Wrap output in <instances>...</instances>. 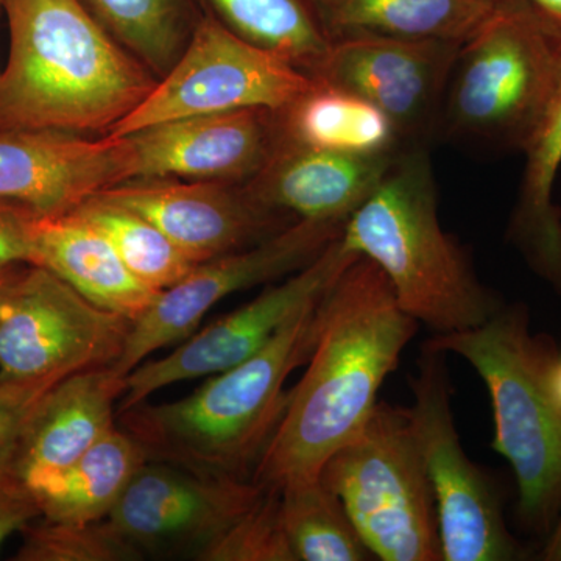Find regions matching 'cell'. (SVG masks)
<instances>
[{
	"instance_id": "6da1fadb",
	"label": "cell",
	"mask_w": 561,
	"mask_h": 561,
	"mask_svg": "<svg viewBox=\"0 0 561 561\" xmlns=\"http://www.w3.org/2000/svg\"><path fill=\"white\" fill-rule=\"evenodd\" d=\"M419 327L371 261L351 262L321 297L308 368L287 391L286 409L251 481L279 491L319 479L332 454L371 419L382 383Z\"/></svg>"
},
{
	"instance_id": "7a4b0ae2",
	"label": "cell",
	"mask_w": 561,
	"mask_h": 561,
	"mask_svg": "<svg viewBox=\"0 0 561 561\" xmlns=\"http://www.w3.org/2000/svg\"><path fill=\"white\" fill-rule=\"evenodd\" d=\"M10 51L0 131L110 135L158 79L81 0H3Z\"/></svg>"
},
{
	"instance_id": "3957f363",
	"label": "cell",
	"mask_w": 561,
	"mask_h": 561,
	"mask_svg": "<svg viewBox=\"0 0 561 561\" xmlns=\"http://www.w3.org/2000/svg\"><path fill=\"white\" fill-rule=\"evenodd\" d=\"M341 241L371 261L402 311L435 335L481 327L504 306L443 230L437 183L420 144L398 150L379 186L343 225Z\"/></svg>"
},
{
	"instance_id": "277c9868",
	"label": "cell",
	"mask_w": 561,
	"mask_h": 561,
	"mask_svg": "<svg viewBox=\"0 0 561 561\" xmlns=\"http://www.w3.org/2000/svg\"><path fill=\"white\" fill-rule=\"evenodd\" d=\"M319 300L306 306L250 359L217 373L168 404L144 402L117 413L147 460L225 478L251 479L287 404L284 383L308 364Z\"/></svg>"
},
{
	"instance_id": "5b68a950",
	"label": "cell",
	"mask_w": 561,
	"mask_h": 561,
	"mask_svg": "<svg viewBox=\"0 0 561 561\" xmlns=\"http://www.w3.org/2000/svg\"><path fill=\"white\" fill-rule=\"evenodd\" d=\"M456 354L489 390L494 451L511 463L518 485V522L548 537L561 512V411L549 389L559 348L551 335L534 334L526 305H504L472 330L434 335L424 343Z\"/></svg>"
},
{
	"instance_id": "8992f818",
	"label": "cell",
	"mask_w": 561,
	"mask_h": 561,
	"mask_svg": "<svg viewBox=\"0 0 561 561\" xmlns=\"http://www.w3.org/2000/svg\"><path fill=\"white\" fill-rule=\"evenodd\" d=\"M561 88V47L529 14L497 3L461 43L442 106L445 130L527 149Z\"/></svg>"
},
{
	"instance_id": "52a82bcc",
	"label": "cell",
	"mask_w": 561,
	"mask_h": 561,
	"mask_svg": "<svg viewBox=\"0 0 561 561\" xmlns=\"http://www.w3.org/2000/svg\"><path fill=\"white\" fill-rule=\"evenodd\" d=\"M375 559L443 561L430 478L408 409L379 402L320 472Z\"/></svg>"
},
{
	"instance_id": "ba28073f",
	"label": "cell",
	"mask_w": 561,
	"mask_h": 561,
	"mask_svg": "<svg viewBox=\"0 0 561 561\" xmlns=\"http://www.w3.org/2000/svg\"><path fill=\"white\" fill-rule=\"evenodd\" d=\"M411 390L409 420L434 494L443 561L529 559L505 524L496 482L461 446L445 353L423 345Z\"/></svg>"
},
{
	"instance_id": "9c48e42d",
	"label": "cell",
	"mask_w": 561,
	"mask_h": 561,
	"mask_svg": "<svg viewBox=\"0 0 561 561\" xmlns=\"http://www.w3.org/2000/svg\"><path fill=\"white\" fill-rule=\"evenodd\" d=\"M133 320L92 305L55 273L27 265L0 305V378L54 383L113 367Z\"/></svg>"
},
{
	"instance_id": "30bf717a",
	"label": "cell",
	"mask_w": 561,
	"mask_h": 561,
	"mask_svg": "<svg viewBox=\"0 0 561 561\" xmlns=\"http://www.w3.org/2000/svg\"><path fill=\"white\" fill-rule=\"evenodd\" d=\"M312 84L308 73L242 39L206 11L172 69L106 136L130 135L162 122L224 111L279 113Z\"/></svg>"
},
{
	"instance_id": "8fae6325",
	"label": "cell",
	"mask_w": 561,
	"mask_h": 561,
	"mask_svg": "<svg viewBox=\"0 0 561 561\" xmlns=\"http://www.w3.org/2000/svg\"><path fill=\"white\" fill-rule=\"evenodd\" d=\"M343 225L295 220L256 245L198 262L133 321L113 370L127 376L158 350L183 342L214 306L236 291L301 271L341 236Z\"/></svg>"
},
{
	"instance_id": "7c38bea8",
	"label": "cell",
	"mask_w": 561,
	"mask_h": 561,
	"mask_svg": "<svg viewBox=\"0 0 561 561\" xmlns=\"http://www.w3.org/2000/svg\"><path fill=\"white\" fill-rule=\"evenodd\" d=\"M334 239L311 264L287 276L260 297L184 339L161 359L144 360L125 376L117 413L144 402L154 391L183 381L217 375L242 364L264 348L306 306L323 297L342 272L357 260Z\"/></svg>"
},
{
	"instance_id": "4fadbf2b",
	"label": "cell",
	"mask_w": 561,
	"mask_h": 561,
	"mask_svg": "<svg viewBox=\"0 0 561 561\" xmlns=\"http://www.w3.org/2000/svg\"><path fill=\"white\" fill-rule=\"evenodd\" d=\"M251 479L225 478L147 460L106 522L140 556H195L261 496Z\"/></svg>"
},
{
	"instance_id": "5bb4252c",
	"label": "cell",
	"mask_w": 561,
	"mask_h": 561,
	"mask_svg": "<svg viewBox=\"0 0 561 561\" xmlns=\"http://www.w3.org/2000/svg\"><path fill=\"white\" fill-rule=\"evenodd\" d=\"M460 46L459 41L386 36L335 41L313 79L373 103L393 122L402 142L412 144L440 121Z\"/></svg>"
},
{
	"instance_id": "9a60e30c",
	"label": "cell",
	"mask_w": 561,
	"mask_h": 561,
	"mask_svg": "<svg viewBox=\"0 0 561 561\" xmlns=\"http://www.w3.org/2000/svg\"><path fill=\"white\" fill-rule=\"evenodd\" d=\"M160 228L194 264L245 250L294 224L256 205L242 184L138 179L99 192Z\"/></svg>"
},
{
	"instance_id": "2e32d148",
	"label": "cell",
	"mask_w": 561,
	"mask_h": 561,
	"mask_svg": "<svg viewBox=\"0 0 561 561\" xmlns=\"http://www.w3.org/2000/svg\"><path fill=\"white\" fill-rule=\"evenodd\" d=\"M135 179L128 136L0 131V198L41 217L65 216L99 192Z\"/></svg>"
},
{
	"instance_id": "e0dca14e",
	"label": "cell",
	"mask_w": 561,
	"mask_h": 561,
	"mask_svg": "<svg viewBox=\"0 0 561 561\" xmlns=\"http://www.w3.org/2000/svg\"><path fill=\"white\" fill-rule=\"evenodd\" d=\"M278 114L264 108L201 114L130 133L135 179L243 184L261 171L278 139Z\"/></svg>"
},
{
	"instance_id": "ac0fdd59",
	"label": "cell",
	"mask_w": 561,
	"mask_h": 561,
	"mask_svg": "<svg viewBox=\"0 0 561 561\" xmlns=\"http://www.w3.org/2000/svg\"><path fill=\"white\" fill-rule=\"evenodd\" d=\"M397 153H337L279 133L268 160L242 186L256 205L279 216L345 224L379 186Z\"/></svg>"
},
{
	"instance_id": "d6986e66",
	"label": "cell",
	"mask_w": 561,
	"mask_h": 561,
	"mask_svg": "<svg viewBox=\"0 0 561 561\" xmlns=\"http://www.w3.org/2000/svg\"><path fill=\"white\" fill-rule=\"evenodd\" d=\"M125 376L113 367L76 373L51 386L22 434L14 474L31 490L58 474L116 427Z\"/></svg>"
},
{
	"instance_id": "ffe728a7",
	"label": "cell",
	"mask_w": 561,
	"mask_h": 561,
	"mask_svg": "<svg viewBox=\"0 0 561 561\" xmlns=\"http://www.w3.org/2000/svg\"><path fill=\"white\" fill-rule=\"evenodd\" d=\"M35 265L55 273L92 305L133 321L160 294L140 283L108 238L73 210L41 217Z\"/></svg>"
},
{
	"instance_id": "44dd1931",
	"label": "cell",
	"mask_w": 561,
	"mask_h": 561,
	"mask_svg": "<svg viewBox=\"0 0 561 561\" xmlns=\"http://www.w3.org/2000/svg\"><path fill=\"white\" fill-rule=\"evenodd\" d=\"M328 43L359 36L470 38L496 0H309Z\"/></svg>"
},
{
	"instance_id": "7402d4cb",
	"label": "cell",
	"mask_w": 561,
	"mask_h": 561,
	"mask_svg": "<svg viewBox=\"0 0 561 561\" xmlns=\"http://www.w3.org/2000/svg\"><path fill=\"white\" fill-rule=\"evenodd\" d=\"M524 154L507 239L530 271L561 297V208L553 202L561 168V88Z\"/></svg>"
},
{
	"instance_id": "603a6c76",
	"label": "cell",
	"mask_w": 561,
	"mask_h": 561,
	"mask_svg": "<svg viewBox=\"0 0 561 561\" xmlns=\"http://www.w3.org/2000/svg\"><path fill=\"white\" fill-rule=\"evenodd\" d=\"M276 114L280 136L316 149L381 157L404 144L393 122L373 103L316 79L305 94Z\"/></svg>"
},
{
	"instance_id": "cb8c5ba5",
	"label": "cell",
	"mask_w": 561,
	"mask_h": 561,
	"mask_svg": "<svg viewBox=\"0 0 561 561\" xmlns=\"http://www.w3.org/2000/svg\"><path fill=\"white\" fill-rule=\"evenodd\" d=\"M146 461L139 443L122 427H114L66 470L31 489L41 518L102 522Z\"/></svg>"
},
{
	"instance_id": "d4e9b609",
	"label": "cell",
	"mask_w": 561,
	"mask_h": 561,
	"mask_svg": "<svg viewBox=\"0 0 561 561\" xmlns=\"http://www.w3.org/2000/svg\"><path fill=\"white\" fill-rule=\"evenodd\" d=\"M125 49L164 77L205 16L202 0H81Z\"/></svg>"
},
{
	"instance_id": "484cf974",
	"label": "cell",
	"mask_w": 561,
	"mask_h": 561,
	"mask_svg": "<svg viewBox=\"0 0 561 561\" xmlns=\"http://www.w3.org/2000/svg\"><path fill=\"white\" fill-rule=\"evenodd\" d=\"M228 31L316 77L330 43L309 0H202Z\"/></svg>"
},
{
	"instance_id": "4316f807",
	"label": "cell",
	"mask_w": 561,
	"mask_h": 561,
	"mask_svg": "<svg viewBox=\"0 0 561 561\" xmlns=\"http://www.w3.org/2000/svg\"><path fill=\"white\" fill-rule=\"evenodd\" d=\"M280 516L295 561L373 559L339 497L319 479L279 490Z\"/></svg>"
},
{
	"instance_id": "83f0119b",
	"label": "cell",
	"mask_w": 561,
	"mask_h": 561,
	"mask_svg": "<svg viewBox=\"0 0 561 561\" xmlns=\"http://www.w3.org/2000/svg\"><path fill=\"white\" fill-rule=\"evenodd\" d=\"M73 213L102 231L128 271L150 289H169L195 265L146 217L101 195H92Z\"/></svg>"
},
{
	"instance_id": "f1b7e54d",
	"label": "cell",
	"mask_w": 561,
	"mask_h": 561,
	"mask_svg": "<svg viewBox=\"0 0 561 561\" xmlns=\"http://www.w3.org/2000/svg\"><path fill=\"white\" fill-rule=\"evenodd\" d=\"M18 549V561H128L142 560L105 519L95 523L31 524Z\"/></svg>"
},
{
	"instance_id": "f546056e",
	"label": "cell",
	"mask_w": 561,
	"mask_h": 561,
	"mask_svg": "<svg viewBox=\"0 0 561 561\" xmlns=\"http://www.w3.org/2000/svg\"><path fill=\"white\" fill-rule=\"evenodd\" d=\"M201 561H295L280 516L279 491L264 489L257 501L195 553Z\"/></svg>"
},
{
	"instance_id": "4dcf8cb0",
	"label": "cell",
	"mask_w": 561,
	"mask_h": 561,
	"mask_svg": "<svg viewBox=\"0 0 561 561\" xmlns=\"http://www.w3.org/2000/svg\"><path fill=\"white\" fill-rule=\"evenodd\" d=\"M50 387V383L0 378V474H14L22 434L33 409Z\"/></svg>"
},
{
	"instance_id": "1f68e13d",
	"label": "cell",
	"mask_w": 561,
	"mask_h": 561,
	"mask_svg": "<svg viewBox=\"0 0 561 561\" xmlns=\"http://www.w3.org/2000/svg\"><path fill=\"white\" fill-rule=\"evenodd\" d=\"M39 214L0 198V267L35 265Z\"/></svg>"
},
{
	"instance_id": "d6a6232c",
	"label": "cell",
	"mask_w": 561,
	"mask_h": 561,
	"mask_svg": "<svg viewBox=\"0 0 561 561\" xmlns=\"http://www.w3.org/2000/svg\"><path fill=\"white\" fill-rule=\"evenodd\" d=\"M41 518L32 491L13 472L0 474V549L11 535Z\"/></svg>"
},
{
	"instance_id": "836d02e7",
	"label": "cell",
	"mask_w": 561,
	"mask_h": 561,
	"mask_svg": "<svg viewBox=\"0 0 561 561\" xmlns=\"http://www.w3.org/2000/svg\"><path fill=\"white\" fill-rule=\"evenodd\" d=\"M529 14L542 32L561 47V0H496Z\"/></svg>"
},
{
	"instance_id": "e575fe53",
	"label": "cell",
	"mask_w": 561,
	"mask_h": 561,
	"mask_svg": "<svg viewBox=\"0 0 561 561\" xmlns=\"http://www.w3.org/2000/svg\"><path fill=\"white\" fill-rule=\"evenodd\" d=\"M538 560L561 561V512L551 534L546 537L545 546L538 552Z\"/></svg>"
},
{
	"instance_id": "d590c367",
	"label": "cell",
	"mask_w": 561,
	"mask_h": 561,
	"mask_svg": "<svg viewBox=\"0 0 561 561\" xmlns=\"http://www.w3.org/2000/svg\"><path fill=\"white\" fill-rule=\"evenodd\" d=\"M27 265H9V267H0V305L5 300L11 287L20 279L22 272Z\"/></svg>"
},
{
	"instance_id": "8d00e7d4",
	"label": "cell",
	"mask_w": 561,
	"mask_h": 561,
	"mask_svg": "<svg viewBox=\"0 0 561 561\" xmlns=\"http://www.w3.org/2000/svg\"><path fill=\"white\" fill-rule=\"evenodd\" d=\"M549 389L553 397V401L559 405L561 411V353L557 354L549 370Z\"/></svg>"
},
{
	"instance_id": "74e56055",
	"label": "cell",
	"mask_w": 561,
	"mask_h": 561,
	"mask_svg": "<svg viewBox=\"0 0 561 561\" xmlns=\"http://www.w3.org/2000/svg\"><path fill=\"white\" fill-rule=\"evenodd\" d=\"M3 0H0V7H2Z\"/></svg>"
}]
</instances>
